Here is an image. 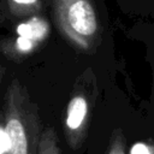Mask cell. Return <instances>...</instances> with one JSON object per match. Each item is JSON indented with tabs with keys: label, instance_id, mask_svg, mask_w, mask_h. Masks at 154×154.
<instances>
[{
	"label": "cell",
	"instance_id": "52a82bcc",
	"mask_svg": "<svg viewBox=\"0 0 154 154\" xmlns=\"http://www.w3.org/2000/svg\"><path fill=\"white\" fill-rule=\"evenodd\" d=\"M125 148H126V143L123 131L120 129H116L112 132L107 154H125Z\"/></svg>",
	"mask_w": 154,
	"mask_h": 154
},
{
	"label": "cell",
	"instance_id": "5b68a950",
	"mask_svg": "<svg viewBox=\"0 0 154 154\" xmlns=\"http://www.w3.org/2000/svg\"><path fill=\"white\" fill-rule=\"evenodd\" d=\"M10 12L14 17H34L41 10V0H6Z\"/></svg>",
	"mask_w": 154,
	"mask_h": 154
},
{
	"label": "cell",
	"instance_id": "3957f363",
	"mask_svg": "<svg viewBox=\"0 0 154 154\" xmlns=\"http://www.w3.org/2000/svg\"><path fill=\"white\" fill-rule=\"evenodd\" d=\"M95 99V78L91 71L88 70L76 81L64 118V135L67 144L73 150L79 149L88 136L89 122Z\"/></svg>",
	"mask_w": 154,
	"mask_h": 154
},
{
	"label": "cell",
	"instance_id": "8992f818",
	"mask_svg": "<svg viewBox=\"0 0 154 154\" xmlns=\"http://www.w3.org/2000/svg\"><path fill=\"white\" fill-rule=\"evenodd\" d=\"M37 154H61L57 132L52 126L43 129Z\"/></svg>",
	"mask_w": 154,
	"mask_h": 154
},
{
	"label": "cell",
	"instance_id": "6da1fadb",
	"mask_svg": "<svg viewBox=\"0 0 154 154\" xmlns=\"http://www.w3.org/2000/svg\"><path fill=\"white\" fill-rule=\"evenodd\" d=\"M42 131L37 105L24 85L13 79L4 95L0 154H37Z\"/></svg>",
	"mask_w": 154,
	"mask_h": 154
},
{
	"label": "cell",
	"instance_id": "7a4b0ae2",
	"mask_svg": "<svg viewBox=\"0 0 154 154\" xmlns=\"http://www.w3.org/2000/svg\"><path fill=\"white\" fill-rule=\"evenodd\" d=\"M53 18L61 36L79 52H91L100 41L93 0H52Z\"/></svg>",
	"mask_w": 154,
	"mask_h": 154
},
{
	"label": "cell",
	"instance_id": "277c9868",
	"mask_svg": "<svg viewBox=\"0 0 154 154\" xmlns=\"http://www.w3.org/2000/svg\"><path fill=\"white\" fill-rule=\"evenodd\" d=\"M49 24L41 16H34L16 28L13 36L1 42V51L11 60L23 59L34 53L49 36Z\"/></svg>",
	"mask_w": 154,
	"mask_h": 154
}]
</instances>
